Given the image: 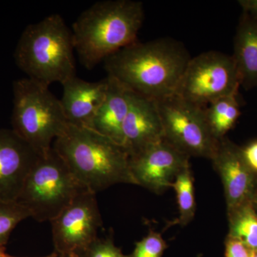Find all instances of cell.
Listing matches in <instances>:
<instances>
[{"instance_id": "obj_23", "label": "cell", "mask_w": 257, "mask_h": 257, "mask_svg": "<svg viewBox=\"0 0 257 257\" xmlns=\"http://www.w3.org/2000/svg\"><path fill=\"white\" fill-rule=\"evenodd\" d=\"M254 251L239 240L227 236L225 241V257H253Z\"/></svg>"}, {"instance_id": "obj_26", "label": "cell", "mask_w": 257, "mask_h": 257, "mask_svg": "<svg viewBox=\"0 0 257 257\" xmlns=\"http://www.w3.org/2000/svg\"><path fill=\"white\" fill-rule=\"evenodd\" d=\"M0 257H13L8 254L5 251V246H0Z\"/></svg>"}, {"instance_id": "obj_27", "label": "cell", "mask_w": 257, "mask_h": 257, "mask_svg": "<svg viewBox=\"0 0 257 257\" xmlns=\"http://www.w3.org/2000/svg\"><path fill=\"white\" fill-rule=\"evenodd\" d=\"M13 257H15V256H13ZM42 257H59V256H58V255H57V253H56L55 252V251H54L53 253H51V254L48 255V256H42Z\"/></svg>"}, {"instance_id": "obj_8", "label": "cell", "mask_w": 257, "mask_h": 257, "mask_svg": "<svg viewBox=\"0 0 257 257\" xmlns=\"http://www.w3.org/2000/svg\"><path fill=\"white\" fill-rule=\"evenodd\" d=\"M164 138L179 151L190 157L211 160L219 140L211 134L204 108L172 95L156 100Z\"/></svg>"}, {"instance_id": "obj_10", "label": "cell", "mask_w": 257, "mask_h": 257, "mask_svg": "<svg viewBox=\"0 0 257 257\" xmlns=\"http://www.w3.org/2000/svg\"><path fill=\"white\" fill-rule=\"evenodd\" d=\"M190 157L165 138L130 157L135 185L160 194L171 188L177 175L190 165Z\"/></svg>"}, {"instance_id": "obj_5", "label": "cell", "mask_w": 257, "mask_h": 257, "mask_svg": "<svg viewBox=\"0 0 257 257\" xmlns=\"http://www.w3.org/2000/svg\"><path fill=\"white\" fill-rule=\"evenodd\" d=\"M13 94L12 130L39 155L46 153L69 126L60 99L29 78L13 83Z\"/></svg>"}, {"instance_id": "obj_18", "label": "cell", "mask_w": 257, "mask_h": 257, "mask_svg": "<svg viewBox=\"0 0 257 257\" xmlns=\"http://www.w3.org/2000/svg\"><path fill=\"white\" fill-rule=\"evenodd\" d=\"M230 237L239 240L257 251V212L253 204H247L227 213Z\"/></svg>"}, {"instance_id": "obj_6", "label": "cell", "mask_w": 257, "mask_h": 257, "mask_svg": "<svg viewBox=\"0 0 257 257\" xmlns=\"http://www.w3.org/2000/svg\"><path fill=\"white\" fill-rule=\"evenodd\" d=\"M85 191L89 190L52 147L40 155L16 202L27 208L35 220L51 221Z\"/></svg>"}, {"instance_id": "obj_14", "label": "cell", "mask_w": 257, "mask_h": 257, "mask_svg": "<svg viewBox=\"0 0 257 257\" xmlns=\"http://www.w3.org/2000/svg\"><path fill=\"white\" fill-rule=\"evenodd\" d=\"M62 85L63 93L60 102L68 124L91 128L94 116L107 92V78L91 82L75 76Z\"/></svg>"}, {"instance_id": "obj_22", "label": "cell", "mask_w": 257, "mask_h": 257, "mask_svg": "<svg viewBox=\"0 0 257 257\" xmlns=\"http://www.w3.org/2000/svg\"><path fill=\"white\" fill-rule=\"evenodd\" d=\"M85 257H130L125 255L121 250L115 246L111 236L105 239L98 238Z\"/></svg>"}, {"instance_id": "obj_29", "label": "cell", "mask_w": 257, "mask_h": 257, "mask_svg": "<svg viewBox=\"0 0 257 257\" xmlns=\"http://www.w3.org/2000/svg\"><path fill=\"white\" fill-rule=\"evenodd\" d=\"M253 257H257V251H254V254H253Z\"/></svg>"}, {"instance_id": "obj_13", "label": "cell", "mask_w": 257, "mask_h": 257, "mask_svg": "<svg viewBox=\"0 0 257 257\" xmlns=\"http://www.w3.org/2000/svg\"><path fill=\"white\" fill-rule=\"evenodd\" d=\"M163 138V126L157 101L131 91L130 106L123 126L122 147L128 156Z\"/></svg>"}, {"instance_id": "obj_11", "label": "cell", "mask_w": 257, "mask_h": 257, "mask_svg": "<svg viewBox=\"0 0 257 257\" xmlns=\"http://www.w3.org/2000/svg\"><path fill=\"white\" fill-rule=\"evenodd\" d=\"M211 161L222 182L227 213L253 204L257 196V173L243 159L241 149L227 138L221 139Z\"/></svg>"}, {"instance_id": "obj_28", "label": "cell", "mask_w": 257, "mask_h": 257, "mask_svg": "<svg viewBox=\"0 0 257 257\" xmlns=\"http://www.w3.org/2000/svg\"><path fill=\"white\" fill-rule=\"evenodd\" d=\"M253 207L255 208V210L257 212V196L256 199H255L254 202H253Z\"/></svg>"}, {"instance_id": "obj_24", "label": "cell", "mask_w": 257, "mask_h": 257, "mask_svg": "<svg viewBox=\"0 0 257 257\" xmlns=\"http://www.w3.org/2000/svg\"><path fill=\"white\" fill-rule=\"evenodd\" d=\"M241 153L250 168L257 173V141L253 142L241 149Z\"/></svg>"}, {"instance_id": "obj_3", "label": "cell", "mask_w": 257, "mask_h": 257, "mask_svg": "<svg viewBox=\"0 0 257 257\" xmlns=\"http://www.w3.org/2000/svg\"><path fill=\"white\" fill-rule=\"evenodd\" d=\"M52 147L75 178L94 194L114 184L135 185L124 147L92 128L69 124Z\"/></svg>"}, {"instance_id": "obj_7", "label": "cell", "mask_w": 257, "mask_h": 257, "mask_svg": "<svg viewBox=\"0 0 257 257\" xmlns=\"http://www.w3.org/2000/svg\"><path fill=\"white\" fill-rule=\"evenodd\" d=\"M240 86L233 56L209 51L191 58L175 94L205 108L221 97L238 94Z\"/></svg>"}, {"instance_id": "obj_17", "label": "cell", "mask_w": 257, "mask_h": 257, "mask_svg": "<svg viewBox=\"0 0 257 257\" xmlns=\"http://www.w3.org/2000/svg\"><path fill=\"white\" fill-rule=\"evenodd\" d=\"M237 94L221 97L204 108L208 126L216 140L224 138L239 119L241 111Z\"/></svg>"}, {"instance_id": "obj_12", "label": "cell", "mask_w": 257, "mask_h": 257, "mask_svg": "<svg viewBox=\"0 0 257 257\" xmlns=\"http://www.w3.org/2000/svg\"><path fill=\"white\" fill-rule=\"evenodd\" d=\"M40 155L11 130H0V201H17Z\"/></svg>"}, {"instance_id": "obj_25", "label": "cell", "mask_w": 257, "mask_h": 257, "mask_svg": "<svg viewBox=\"0 0 257 257\" xmlns=\"http://www.w3.org/2000/svg\"><path fill=\"white\" fill-rule=\"evenodd\" d=\"M238 3L244 14L257 20V0H240Z\"/></svg>"}, {"instance_id": "obj_16", "label": "cell", "mask_w": 257, "mask_h": 257, "mask_svg": "<svg viewBox=\"0 0 257 257\" xmlns=\"http://www.w3.org/2000/svg\"><path fill=\"white\" fill-rule=\"evenodd\" d=\"M234 57L240 84L257 87V20L243 13L234 38Z\"/></svg>"}, {"instance_id": "obj_9", "label": "cell", "mask_w": 257, "mask_h": 257, "mask_svg": "<svg viewBox=\"0 0 257 257\" xmlns=\"http://www.w3.org/2000/svg\"><path fill=\"white\" fill-rule=\"evenodd\" d=\"M50 223L54 251L59 257H85L102 226L96 194L81 193Z\"/></svg>"}, {"instance_id": "obj_2", "label": "cell", "mask_w": 257, "mask_h": 257, "mask_svg": "<svg viewBox=\"0 0 257 257\" xmlns=\"http://www.w3.org/2000/svg\"><path fill=\"white\" fill-rule=\"evenodd\" d=\"M144 19L143 3L133 0L98 2L84 10L72 30L74 50L81 63L92 69L138 41Z\"/></svg>"}, {"instance_id": "obj_21", "label": "cell", "mask_w": 257, "mask_h": 257, "mask_svg": "<svg viewBox=\"0 0 257 257\" xmlns=\"http://www.w3.org/2000/svg\"><path fill=\"white\" fill-rule=\"evenodd\" d=\"M167 244L162 234L150 230V233L135 244L130 257H162Z\"/></svg>"}, {"instance_id": "obj_1", "label": "cell", "mask_w": 257, "mask_h": 257, "mask_svg": "<svg viewBox=\"0 0 257 257\" xmlns=\"http://www.w3.org/2000/svg\"><path fill=\"white\" fill-rule=\"evenodd\" d=\"M192 57L172 39L137 41L106 59L104 68L132 92L160 100L175 95Z\"/></svg>"}, {"instance_id": "obj_15", "label": "cell", "mask_w": 257, "mask_h": 257, "mask_svg": "<svg viewBox=\"0 0 257 257\" xmlns=\"http://www.w3.org/2000/svg\"><path fill=\"white\" fill-rule=\"evenodd\" d=\"M108 89L105 98L93 119L91 128L115 143L123 145V126L131 91L116 79L106 77Z\"/></svg>"}, {"instance_id": "obj_4", "label": "cell", "mask_w": 257, "mask_h": 257, "mask_svg": "<svg viewBox=\"0 0 257 257\" xmlns=\"http://www.w3.org/2000/svg\"><path fill=\"white\" fill-rule=\"evenodd\" d=\"M74 50L72 30L60 15L54 14L25 28L15 60L28 78L49 87L75 77Z\"/></svg>"}, {"instance_id": "obj_20", "label": "cell", "mask_w": 257, "mask_h": 257, "mask_svg": "<svg viewBox=\"0 0 257 257\" xmlns=\"http://www.w3.org/2000/svg\"><path fill=\"white\" fill-rule=\"evenodd\" d=\"M30 216L28 209L16 201H0V246H5L17 225Z\"/></svg>"}, {"instance_id": "obj_19", "label": "cell", "mask_w": 257, "mask_h": 257, "mask_svg": "<svg viewBox=\"0 0 257 257\" xmlns=\"http://www.w3.org/2000/svg\"><path fill=\"white\" fill-rule=\"evenodd\" d=\"M171 188L174 189L177 196L179 216L177 219L170 222L169 226L176 224L187 226L193 220L196 212L194 177L190 165L179 172Z\"/></svg>"}]
</instances>
